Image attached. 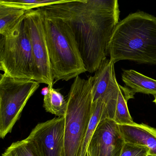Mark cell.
Returning <instances> with one entry per match:
<instances>
[{"label":"cell","mask_w":156,"mask_h":156,"mask_svg":"<svg viewBox=\"0 0 156 156\" xmlns=\"http://www.w3.org/2000/svg\"><path fill=\"white\" fill-rule=\"evenodd\" d=\"M39 9L68 24L87 72H96L107 59L110 40L119 23L118 1L66 0Z\"/></svg>","instance_id":"obj_1"},{"label":"cell","mask_w":156,"mask_h":156,"mask_svg":"<svg viewBox=\"0 0 156 156\" xmlns=\"http://www.w3.org/2000/svg\"><path fill=\"white\" fill-rule=\"evenodd\" d=\"M108 55L115 64L128 60L156 65V17L136 12L119 21L109 43Z\"/></svg>","instance_id":"obj_2"},{"label":"cell","mask_w":156,"mask_h":156,"mask_svg":"<svg viewBox=\"0 0 156 156\" xmlns=\"http://www.w3.org/2000/svg\"><path fill=\"white\" fill-rule=\"evenodd\" d=\"M44 30L53 76L55 82L68 81L87 72L74 35L63 20L40 9Z\"/></svg>","instance_id":"obj_3"},{"label":"cell","mask_w":156,"mask_h":156,"mask_svg":"<svg viewBox=\"0 0 156 156\" xmlns=\"http://www.w3.org/2000/svg\"><path fill=\"white\" fill-rule=\"evenodd\" d=\"M63 156H81L93 110L92 87L88 79L75 78L67 98Z\"/></svg>","instance_id":"obj_4"},{"label":"cell","mask_w":156,"mask_h":156,"mask_svg":"<svg viewBox=\"0 0 156 156\" xmlns=\"http://www.w3.org/2000/svg\"><path fill=\"white\" fill-rule=\"evenodd\" d=\"M0 70L11 77L38 82V75L24 20L0 40Z\"/></svg>","instance_id":"obj_5"},{"label":"cell","mask_w":156,"mask_h":156,"mask_svg":"<svg viewBox=\"0 0 156 156\" xmlns=\"http://www.w3.org/2000/svg\"><path fill=\"white\" fill-rule=\"evenodd\" d=\"M33 80L14 78L1 74L0 77V137L12 131L23 108L40 87Z\"/></svg>","instance_id":"obj_6"},{"label":"cell","mask_w":156,"mask_h":156,"mask_svg":"<svg viewBox=\"0 0 156 156\" xmlns=\"http://www.w3.org/2000/svg\"><path fill=\"white\" fill-rule=\"evenodd\" d=\"M28 31L40 83L53 86L54 81L44 30L43 17L39 9L27 11L24 19Z\"/></svg>","instance_id":"obj_7"},{"label":"cell","mask_w":156,"mask_h":156,"mask_svg":"<svg viewBox=\"0 0 156 156\" xmlns=\"http://www.w3.org/2000/svg\"><path fill=\"white\" fill-rule=\"evenodd\" d=\"M65 118H54L37 124L26 138L40 156H63Z\"/></svg>","instance_id":"obj_8"},{"label":"cell","mask_w":156,"mask_h":156,"mask_svg":"<svg viewBox=\"0 0 156 156\" xmlns=\"http://www.w3.org/2000/svg\"><path fill=\"white\" fill-rule=\"evenodd\" d=\"M125 144L118 124L105 119L97 127L87 150L92 156H120Z\"/></svg>","instance_id":"obj_9"},{"label":"cell","mask_w":156,"mask_h":156,"mask_svg":"<svg viewBox=\"0 0 156 156\" xmlns=\"http://www.w3.org/2000/svg\"><path fill=\"white\" fill-rule=\"evenodd\" d=\"M125 143L145 146L156 156V129L144 124L119 125Z\"/></svg>","instance_id":"obj_10"},{"label":"cell","mask_w":156,"mask_h":156,"mask_svg":"<svg viewBox=\"0 0 156 156\" xmlns=\"http://www.w3.org/2000/svg\"><path fill=\"white\" fill-rule=\"evenodd\" d=\"M115 76V63L110 59H107L102 63L94 75L90 77L93 102L102 98L107 93Z\"/></svg>","instance_id":"obj_11"},{"label":"cell","mask_w":156,"mask_h":156,"mask_svg":"<svg viewBox=\"0 0 156 156\" xmlns=\"http://www.w3.org/2000/svg\"><path fill=\"white\" fill-rule=\"evenodd\" d=\"M122 80L135 94L140 93L156 97V80L133 70L123 71Z\"/></svg>","instance_id":"obj_12"},{"label":"cell","mask_w":156,"mask_h":156,"mask_svg":"<svg viewBox=\"0 0 156 156\" xmlns=\"http://www.w3.org/2000/svg\"><path fill=\"white\" fill-rule=\"evenodd\" d=\"M27 11L0 3V34L9 35L23 21Z\"/></svg>","instance_id":"obj_13"},{"label":"cell","mask_w":156,"mask_h":156,"mask_svg":"<svg viewBox=\"0 0 156 156\" xmlns=\"http://www.w3.org/2000/svg\"><path fill=\"white\" fill-rule=\"evenodd\" d=\"M134 94L130 89L119 85L117 102L113 120L118 125H133L134 122L127 106V101L133 98Z\"/></svg>","instance_id":"obj_14"},{"label":"cell","mask_w":156,"mask_h":156,"mask_svg":"<svg viewBox=\"0 0 156 156\" xmlns=\"http://www.w3.org/2000/svg\"><path fill=\"white\" fill-rule=\"evenodd\" d=\"M43 107L46 112L59 117H64L67 109V100L58 90L53 86L48 87L44 94Z\"/></svg>","instance_id":"obj_15"},{"label":"cell","mask_w":156,"mask_h":156,"mask_svg":"<svg viewBox=\"0 0 156 156\" xmlns=\"http://www.w3.org/2000/svg\"><path fill=\"white\" fill-rule=\"evenodd\" d=\"M106 105L105 101L102 98H99L93 102L92 116L82 145L81 156H87V149L92 136L99 122L103 120V114Z\"/></svg>","instance_id":"obj_16"},{"label":"cell","mask_w":156,"mask_h":156,"mask_svg":"<svg viewBox=\"0 0 156 156\" xmlns=\"http://www.w3.org/2000/svg\"><path fill=\"white\" fill-rule=\"evenodd\" d=\"M2 156H40L34 145L27 139L12 143Z\"/></svg>","instance_id":"obj_17"},{"label":"cell","mask_w":156,"mask_h":156,"mask_svg":"<svg viewBox=\"0 0 156 156\" xmlns=\"http://www.w3.org/2000/svg\"><path fill=\"white\" fill-rule=\"evenodd\" d=\"M66 0H19L5 1L1 0L0 3L16 7L26 11L34 10L41 7L65 2Z\"/></svg>","instance_id":"obj_18"},{"label":"cell","mask_w":156,"mask_h":156,"mask_svg":"<svg viewBox=\"0 0 156 156\" xmlns=\"http://www.w3.org/2000/svg\"><path fill=\"white\" fill-rule=\"evenodd\" d=\"M149 149L145 146L125 143L120 156H148Z\"/></svg>","instance_id":"obj_19"},{"label":"cell","mask_w":156,"mask_h":156,"mask_svg":"<svg viewBox=\"0 0 156 156\" xmlns=\"http://www.w3.org/2000/svg\"><path fill=\"white\" fill-rule=\"evenodd\" d=\"M87 156H92L91 155V153H90L88 150L87 151Z\"/></svg>","instance_id":"obj_20"},{"label":"cell","mask_w":156,"mask_h":156,"mask_svg":"<svg viewBox=\"0 0 156 156\" xmlns=\"http://www.w3.org/2000/svg\"><path fill=\"white\" fill-rule=\"evenodd\" d=\"M153 102H154V103H155V104H156V97H155V98H154V100H153Z\"/></svg>","instance_id":"obj_21"},{"label":"cell","mask_w":156,"mask_h":156,"mask_svg":"<svg viewBox=\"0 0 156 156\" xmlns=\"http://www.w3.org/2000/svg\"><path fill=\"white\" fill-rule=\"evenodd\" d=\"M148 156H153V155H149Z\"/></svg>","instance_id":"obj_22"},{"label":"cell","mask_w":156,"mask_h":156,"mask_svg":"<svg viewBox=\"0 0 156 156\" xmlns=\"http://www.w3.org/2000/svg\"></svg>","instance_id":"obj_23"}]
</instances>
